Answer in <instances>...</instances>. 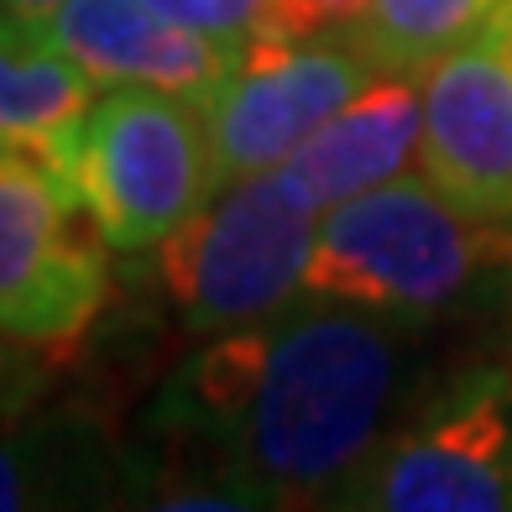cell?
<instances>
[{"instance_id": "obj_1", "label": "cell", "mask_w": 512, "mask_h": 512, "mask_svg": "<svg viewBox=\"0 0 512 512\" xmlns=\"http://www.w3.org/2000/svg\"><path fill=\"white\" fill-rule=\"evenodd\" d=\"M413 324L345 304L267 319L262 361L220 445V476L256 507H335L392 429Z\"/></svg>"}, {"instance_id": "obj_2", "label": "cell", "mask_w": 512, "mask_h": 512, "mask_svg": "<svg viewBox=\"0 0 512 512\" xmlns=\"http://www.w3.org/2000/svg\"><path fill=\"white\" fill-rule=\"evenodd\" d=\"M486 277H512V225L465 215L424 173H403L319 215L304 304L319 298L398 324H429Z\"/></svg>"}, {"instance_id": "obj_3", "label": "cell", "mask_w": 512, "mask_h": 512, "mask_svg": "<svg viewBox=\"0 0 512 512\" xmlns=\"http://www.w3.org/2000/svg\"><path fill=\"white\" fill-rule=\"evenodd\" d=\"M110 256L63 162L0 147V330L74 361L115 298Z\"/></svg>"}, {"instance_id": "obj_4", "label": "cell", "mask_w": 512, "mask_h": 512, "mask_svg": "<svg viewBox=\"0 0 512 512\" xmlns=\"http://www.w3.org/2000/svg\"><path fill=\"white\" fill-rule=\"evenodd\" d=\"M74 183L115 256H157L220 189L204 100L105 89L79 131Z\"/></svg>"}, {"instance_id": "obj_5", "label": "cell", "mask_w": 512, "mask_h": 512, "mask_svg": "<svg viewBox=\"0 0 512 512\" xmlns=\"http://www.w3.org/2000/svg\"><path fill=\"white\" fill-rule=\"evenodd\" d=\"M319 236V209L277 173H256L209 199L157 251L173 314L194 335L267 324L298 309Z\"/></svg>"}, {"instance_id": "obj_6", "label": "cell", "mask_w": 512, "mask_h": 512, "mask_svg": "<svg viewBox=\"0 0 512 512\" xmlns=\"http://www.w3.org/2000/svg\"><path fill=\"white\" fill-rule=\"evenodd\" d=\"M335 507L512 512V377L465 371L429 408L382 434Z\"/></svg>"}, {"instance_id": "obj_7", "label": "cell", "mask_w": 512, "mask_h": 512, "mask_svg": "<svg viewBox=\"0 0 512 512\" xmlns=\"http://www.w3.org/2000/svg\"><path fill=\"white\" fill-rule=\"evenodd\" d=\"M371 79H377V63L361 53L356 37H309V42L256 37L241 68L204 100L220 189L283 168Z\"/></svg>"}, {"instance_id": "obj_8", "label": "cell", "mask_w": 512, "mask_h": 512, "mask_svg": "<svg viewBox=\"0 0 512 512\" xmlns=\"http://www.w3.org/2000/svg\"><path fill=\"white\" fill-rule=\"evenodd\" d=\"M418 173L465 215L512 225V58L492 32L429 68Z\"/></svg>"}, {"instance_id": "obj_9", "label": "cell", "mask_w": 512, "mask_h": 512, "mask_svg": "<svg viewBox=\"0 0 512 512\" xmlns=\"http://www.w3.org/2000/svg\"><path fill=\"white\" fill-rule=\"evenodd\" d=\"M42 32L100 89H168L209 100L246 58L241 42L178 27L152 0H68L42 21Z\"/></svg>"}, {"instance_id": "obj_10", "label": "cell", "mask_w": 512, "mask_h": 512, "mask_svg": "<svg viewBox=\"0 0 512 512\" xmlns=\"http://www.w3.org/2000/svg\"><path fill=\"white\" fill-rule=\"evenodd\" d=\"M418 142H424V89L408 74H377L272 173L324 215L330 204L403 178Z\"/></svg>"}, {"instance_id": "obj_11", "label": "cell", "mask_w": 512, "mask_h": 512, "mask_svg": "<svg viewBox=\"0 0 512 512\" xmlns=\"http://www.w3.org/2000/svg\"><path fill=\"white\" fill-rule=\"evenodd\" d=\"M121 486V445L95 408L21 413L0 424V512L110 502Z\"/></svg>"}, {"instance_id": "obj_12", "label": "cell", "mask_w": 512, "mask_h": 512, "mask_svg": "<svg viewBox=\"0 0 512 512\" xmlns=\"http://www.w3.org/2000/svg\"><path fill=\"white\" fill-rule=\"evenodd\" d=\"M95 89L100 84L37 21L0 16V147L48 152L74 173Z\"/></svg>"}, {"instance_id": "obj_13", "label": "cell", "mask_w": 512, "mask_h": 512, "mask_svg": "<svg viewBox=\"0 0 512 512\" xmlns=\"http://www.w3.org/2000/svg\"><path fill=\"white\" fill-rule=\"evenodd\" d=\"M507 0H371L351 32L377 74H429L439 58L476 42Z\"/></svg>"}, {"instance_id": "obj_14", "label": "cell", "mask_w": 512, "mask_h": 512, "mask_svg": "<svg viewBox=\"0 0 512 512\" xmlns=\"http://www.w3.org/2000/svg\"><path fill=\"white\" fill-rule=\"evenodd\" d=\"M366 11H371V0H267L262 21H256V37H262V42L351 37L366 21Z\"/></svg>"}, {"instance_id": "obj_15", "label": "cell", "mask_w": 512, "mask_h": 512, "mask_svg": "<svg viewBox=\"0 0 512 512\" xmlns=\"http://www.w3.org/2000/svg\"><path fill=\"white\" fill-rule=\"evenodd\" d=\"M63 361H53L48 351H37V345H21L0 330V424H11V418L32 413L37 398L53 387V371Z\"/></svg>"}, {"instance_id": "obj_16", "label": "cell", "mask_w": 512, "mask_h": 512, "mask_svg": "<svg viewBox=\"0 0 512 512\" xmlns=\"http://www.w3.org/2000/svg\"><path fill=\"white\" fill-rule=\"evenodd\" d=\"M162 16H173L178 27L204 32V37H225V42H241L251 48L256 37V21H262L267 0H152Z\"/></svg>"}, {"instance_id": "obj_17", "label": "cell", "mask_w": 512, "mask_h": 512, "mask_svg": "<svg viewBox=\"0 0 512 512\" xmlns=\"http://www.w3.org/2000/svg\"><path fill=\"white\" fill-rule=\"evenodd\" d=\"M58 6H68V0H0V16H16V21H48Z\"/></svg>"}, {"instance_id": "obj_18", "label": "cell", "mask_w": 512, "mask_h": 512, "mask_svg": "<svg viewBox=\"0 0 512 512\" xmlns=\"http://www.w3.org/2000/svg\"><path fill=\"white\" fill-rule=\"evenodd\" d=\"M486 32H492L497 42H502V48H507V58H512V0H507V6L492 16V27H486Z\"/></svg>"}]
</instances>
